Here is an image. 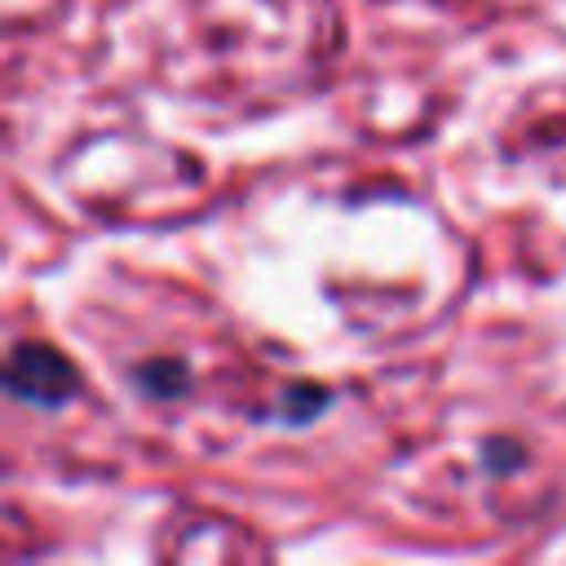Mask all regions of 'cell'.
Segmentation results:
<instances>
[{
    "instance_id": "obj_1",
    "label": "cell",
    "mask_w": 566,
    "mask_h": 566,
    "mask_svg": "<svg viewBox=\"0 0 566 566\" xmlns=\"http://www.w3.org/2000/svg\"><path fill=\"white\" fill-rule=\"evenodd\" d=\"M9 394L22 402H40V407H57L75 394V367L62 363L49 345H18L9 358Z\"/></svg>"
}]
</instances>
